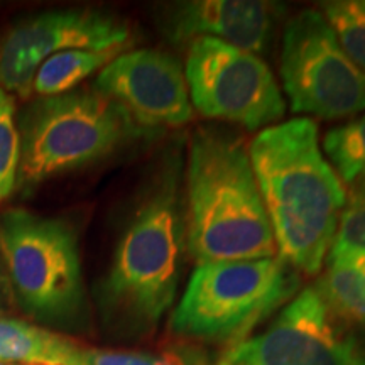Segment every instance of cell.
<instances>
[{"label": "cell", "mask_w": 365, "mask_h": 365, "mask_svg": "<svg viewBox=\"0 0 365 365\" xmlns=\"http://www.w3.org/2000/svg\"><path fill=\"white\" fill-rule=\"evenodd\" d=\"M281 12L279 4L259 0H191L164 7L159 26L175 44L213 38L261 54L267 51Z\"/></svg>", "instance_id": "7c38bea8"}, {"label": "cell", "mask_w": 365, "mask_h": 365, "mask_svg": "<svg viewBox=\"0 0 365 365\" xmlns=\"http://www.w3.org/2000/svg\"><path fill=\"white\" fill-rule=\"evenodd\" d=\"M323 149L346 191V202L365 200V113L327 132Z\"/></svg>", "instance_id": "9a60e30c"}, {"label": "cell", "mask_w": 365, "mask_h": 365, "mask_svg": "<svg viewBox=\"0 0 365 365\" xmlns=\"http://www.w3.org/2000/svg\"><path fill=\"white\" fill-rule=\"evenodd\" d=\"M17 129L21 163L16 185L24 190L110 156L143 135L129 113L97 88L31 103Z\"/></svg>", "instance_id": "277c9868"}, {"label": "cell", "mask_w": 365, "mask_h": 365, "mask_svg": "<svg viewBox=\"0 0 365 365\" xmlns=\"http://www.w3.org/2000/svg\"><path fill=\"white\" fill-rule=\"evenodd\" d=\"M4 365H36V364H4Z\"/></svg>", "instance_id": "44dd1931"}, {"label": "cell", "mask_w": 365, "mask_h": 365, "mask_svg": "<svg viewBox=\"0 0 365 365\" xmlns=\"http://www.w3.org/2000/svg\"><path fill=\"white\" fill-rule=\"evenodd\" d=\"M0 247L17 301L49 323L76 322L85 309L78 239L70 223L9 210L0 217Z\"/></svg>", "instance_id": "8992f818"}, {"label": "cell", "mask_w": 365, "mask_h": 365, "mask_svg": "<svg viewBox=\"0 0 365 365\" xmlns=\"http://www.w3.org/2000/svg\"><path fill=\"white\" fill-rule=\"evenodd\" d=\"M279 257L313 276L325 262L346 207V191L322 154L312 118L264 129L249 148Z\"/></svg>", "instance_id": "6da1fadb"}, {"label": "cell", "mask_w": 365, "mask_h": 365, "mask_svg": "<svg viewBox=\"0 0 365 365\" xmlns=\"http://www.w3.org/2000/svg\"><path fill=\"white\" fill-rule=\"evenodd\" d=\"M124 48L103 49V51H63L49 56L36 71L31 93L41 97H56L68 93L95 71L103 70L113 61Z\"/></svg>", "instance_id": "5bb4252c"}, {"label": "cell", "mask_w": 365, "mask_h": 365, "mask_svg": "<svg viewBox=\"0 0 365 365\" xmlns=\"http://www.w3.org/2000/svg\"><path fill=\"white\" fill-rule=\"evenodd\" d=\"M97 90L120 105L140 129L181 127L193 117L180 61L159 49L118 54L100 71Z\"/></svg>", "instance_id": "8fae6325"}, {"label": "cell", "mask_w": 365, "mask_h": 365, "mask_svg": "<svg viewBox=\"0 0 365 365\" xmlns=\"http://www.w3.org/2000/svg\"><path fill=\"white\" fill-rule=\"evenodd\" d=\"M299 287V272L279 255L196 266L171 317L186 339L239 344Z\"/></svg>", "instance_id": "5b68a950"}, {"label": "cell", "mask_w": 365, "mask_h": 365, "mask_svg": "<svg viewBox=\"0 0 365 365\" xmlns=\"http://www.w3.org/2000/svg\"><path fill=\"white\" fill-rule=\"evenodd\" d=\"M86 346L16 318H0V365H83Z\"/></svg>", "instance_id": "4fadbf2b"}, {"label": "cell", "mask_w": 365, "mask_h": 365, "mask_svg": "<svg viewBox=\"0 0 365 365\" xmlns=\"http://www.w3.org/2000/svg\"><path fill=\"white\" fill-rule=\"evenodd\" d=\"M190 100L207 118L257 130L282 118L286 103L272 71L257 54L213 38L188 44Z\"/></svg>", "instance_id": "ba28073f"}, {"label": "cell", "mask_w": 365, "mask_h": 365, "mask_svg": "<svg viewBox=\"0 0 365 365\" xmlns=\"http://www.w3.org/2000/svg\"><path fill=\"white\" fill-rule=\"evenodd\" d=\"M322 14L344 53L365 73V0L325 2Z\"/></svg>", "instance_id": "e0dca14e"}, {"label": "cell", "mask_w": 365, "mask_h": 365, "mask_svg": "<svg viewBox=\"0 0 365 365\" xmlns=\"http://www.w3.org/2000/svg\"><path fill=\"white\" fill-rule=\"evenodd\" d=\"M182 159H164L118 240L100 298L105 317L125 331H149L176 298L186 250Z\"/></svg>", "instance_id": "3957f363"}, {"label": "cell", "mask_w": 365, "mask_h": 365, "mask_svg": "<svg viewBox=\"0 0 365 365\" xmlns=\"http://www.w3.org/2000/svg\"><path fill=\"white\" fill-rule=\"evenodd\" d=\"M83 365H205V357L188 349H168L161 352L86 349Z\"/></svg>", "instance_id": "ffe728a7"}, {"label": "cell", "mask_w": 365, "mask_h": 365, "mask_svg": "<svg viewBox=\"0 0 365 365\" xmlns=\"http://www.w3.org/2000/svg\"><path fill=\"white\" fill-rule=\"evenodd\" d=\"M129 26L110 14L73 9L16 22L0 39V90L29 97L38 68L63 51L124 48Z\"/></svg>", "instance_id": "30bf717a"}, {"label": "cell", "mask_w": 365, "mask_h": 365, "mask_svg": "<svg viewBox=\"0 0 365 365\" xmlns=\"http://www.w3.org/2000/svg\"><path fill=\"white\" fill-rule=\"evenodd\" d=\"M14 115V97L0 90V205L16 188L21 163V135Z\"/></svg>", "instance_id": "d6986e66"}, {"label": "cell", "mask_w": 365, "mask_h": 365, "mask_svg": "<svg viewBox=\"0 0 365 365\" xmlns=\"http://www.w3.org/2000/svg\"><path fill=\"white\" fill-rule=\"evenodd\" d=\"M281 78L296 113L331 120L365 110V73L344 53L319 11L307 9L287 21Z\"/></svg>", "instance_id": "52a82bcc"}, {"label": "cell", "mask_w": 365, "mask_h": 365, "mask_svg": "<svg viewBox=\"0 0 365 365\" xmlns=\"http://www.w3.org/2000/svg\"><path fill=\"white\" fill-rule=\"evenodd\" d=\"M317 289L336 318L365 327V271L328 266Z\"/></svg>", "instance_id": "2e32d148"}, {"label": "cell", "mask_w": 365, "mask_h": 365, "mask_svg": "<svg viewBox=\"0 0 365 365\" xmlns=\"http://www.w3.org/2000/svg\"><path fill=\"white\" fill-rule=\"evenodd\" d=\"M218 365H365V349L341 330L317 287H307L262 333L230 346Z\"/></svg>", "instance_id": "9c48e42d"}, {"label": "cell", "mask_w": 365, "mask_h": 365, "mask_svg": "<svg viewBox=\"0 0 365 365\" xmlns=\"http://www.w3.org/2000/svg\"><path fill=\"white\" fill-rule=\"evenodd\" d=\"M328 264L365 271V200L346 202L333 237Z\"/></svg>", "instance_id": "ac0fdd59"}, {"label": "cell", "mask_w": 365, "mask_h": 365, "mask_svg": "<svg viewBox=\"0 0 365 365\" xmlns=\"http://www.w3.org/2000/svg\"><path fill=\"white\" fill-rule=\"evenodd\" d=\"M185 182L186 250L198 266L276 255L244 137L215 127L196 130Z\"/></svg>", "instance_id": "7a4b0ae2"}]
</instances>
